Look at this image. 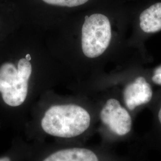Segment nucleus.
I'll list each match as a JSON object with an SVG mask.
<instances>
[{"label":"nucleus","mask_w":161,"mask_h":161,"mask_svg":"<svg viewBox=\"0 0 161 161\" xmlns=\"http://www.w3.org/2000/svg\"><path fill=\"white\" fill-rule=\"evenodd\" d=\"M43 161H99L91 150L71 148L61 150L48 156Z\"/></svg>","instance_id":"nucleus-7"},{"label":"nucleus","mask_w":161,"mask_h":161,"mask_svg":"<svg viewBox=\"0 0 161 161\" xmlns=\"http://www.w3.org/2000/svg\"><path fill=\"white\" fill-rule=\"evenodd\" d=\"M31 73V64L26 58L19 61L17 68L9 62L1 66L0 92L7 105L17 107L23 104L27 97Z\"/></svg>","instance_id":"nucleus-5"},{"label":"nucleus","mask_w":161,"mask_h":161,"mask_svg":"<svg viewBox=\"0 0 161 161\" xmlns=\"http://www.w3.org/2000/svg\"><path fill=\"white\" fill-rule=\"evenodd\" d=\"M46 4L52 6L74 7L82 6L89 3L91 0H42Z\"/></svg>","instance_id":"nucleus-8"},{"label":"nucleus","mask_w":161,"mask_h":161,"mask_svg":"<svg viewBox=\"0 0 161 161\" xmlns=\"http://www.w3.org/2000/svg\"><path fill=\"white\" fill-rule=\"evenodd\" d=\"M91 116L88 112L76 104L55 105L50 107L41 120V127L54 137L72 138L88 130Z\"/></svg>","instance_id":"nucleus-2"},{"label":"nucleus","mask_w":161,"mask_h":161,"mask_svg":"<svg viewBox=\"0 0 161 161\" xmlns=\"http://www.w3.org/2000/svg\"><path fill=\"white\" fill-rule=\"evenodd\" d=\"M143 64L137 59L129 60L122 74L125 80L122 90V102L130 112L149 104L153 98L152 84Z\"/></svg>","instance_id":"nucleus-4"},{"label":"nucleus","mask_w":161,"mask_h":161,"mask_svg":"<svg viewBox=\"0 0 161 161\" xmlns=\"http://www.w3.org/2000/svg\"><path fill=\"white\" fill-rule=\"evenodd\" d=\"M157 117H158V121H159L160 124L161 125V100L160 102V103L159 104L158 109V111H157Z\"/></svg>","instance_id":"nucleus-10"},{"label":"nucleus","mask_w":161,"mask_h":161,"mask_svg":"<svg viewBox=\"0 0 161 161\" xmlns=\"http://www.w3.org/2000/svg\"><path fill=\"white\" fill-rule=\"evenodd\" d=\"M104 125L119 136H124L131 131L132 116L127 108L115 98L108 99L100 112Z\"/></svg>","instance_id":"nucleus-6"},{"label":"nucleus","mask_w":161,"mask_h":161,"mask_svg":"<svg viewBox=\"0 0 161 161\" xmlns=\"http://www.w3.org/2000/svg\"><path fill=\"white\" fill-rule=\"evenodd\" d=\"M26 59H27L28 60H31V56H30V55H29V54L26 55Z\"/></svg>","instance_id":"nucleus-12"},{"label":"nucleus","mask_w":161,"mask_h":161,"mask_svg":"<svg viewBox=\"0 0 161 161\" xmlns=\"http://www.w3.org/2000/svg\"><path fill=\"white\" fill-rule=\"evenodd\" d=\"M0 161H11V160L8 157H3V158H0Z\"/></svg>","instance_id":"nucleus-11"},{"label":"nucleus","mask_w":161,"mask_h":161,"mask_svg":"<svg viewBox=\"0 0 161 161\" xmlns=\"http://www.w3.org/2000/svg\"><path fill=\"white\" fill-rule=\"evenodd\" d=\"M114 38L109 16L96 12L86 15L82 27L81 46L86 58L96 59L107 52Z\"/></svg>","instance_id":"nucleus-3"},{"label":"nucleus","mask_w":161,"mask_h":161,"mask_svg":"<svg viewBox=\"0 0 161 161\" xmlns=\"http://www.w3.org/2000/svg\"><path fill=\"white\" fill-rule=\"evenodd\" d=\"M146 72L152 84L161 86V64L153 68H146Z\"/></svg>","instance_id":"nucleus-9"},{"label":"nucleus","mask_w":161,"mask_h":161,"mask_svg":"<svg viewBox=\"0 0 161 161\" xmlns=\"http://www.w3.org/2000/svg\"><path fill=\"white\" fill-rule=\"evenodd\" d=\"M161 31V0H135L131 10L130 34L127 45L132 54L150 60L144 42Z\"/></svg>","instance_id":"nucleus-1"}]
</instances>
